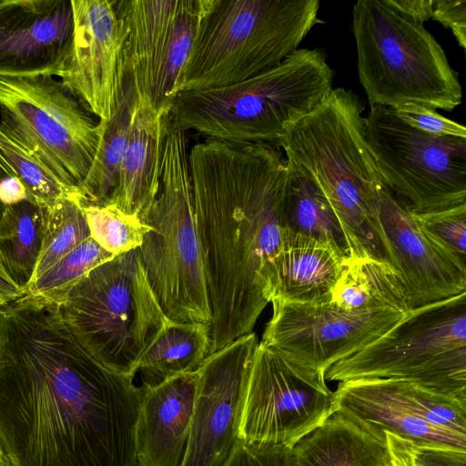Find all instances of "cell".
Segmentation results:
<instances>
[{"instance_id":"6da1fadb","label":"cell","mask_w":466,"mask_h":466,"mask_svg":"<svg viewBox=\"0 0 466 466\" xmlns=\"http://www.w3.org/2000/svg\"><path fill=\"white\" fill-rule=\"evenodd\" d=\"M143 388L95 359L56 301L0 308V447L11 466H137Z\"/></svg>"},{"instance_id":"7a4b0ae2","label":"cell","mask_w":466,"mask_h":466,"mask_svg":"<svg viewBox=\"0 0 466 466\" xmlns=\"http://www.w3.org/2000/svg\"><path fill=\"white\" fill-rule=\"evenodd\" d=\"M188 157L212 314L211 354L253 332L271 301L286 228L287 158L276 143L209 137Z\"/></svg>"},{"instance_id":"3957f363","label":"cell","mask_w":466,"mask_h":466,"mask_svg":"<svg viewBox=\"0 0 466 466\" xmlns=\"http://www.w3.org/2000/svg\"><path fill=\"white\" fill-rule=\"evenodd\" d=\"M363 109L354 92L332 88L277 145L328 199L345 234L350 258L389 264L374 221L375 198L384 184L365 138Z\"/></svg>"},{"instance_id":"277c9868","label":"cell","mask_w":466,"mask_h":466,"mask_svg":"<svg viewBox=\"0 0 466 466\" xmlns=\"http://www.w3.org/2000/svg\"><path fill=\"white\" fill-rule=\"evenodd\" d=\"M333 76L322 49L299 48L244 81L178 93L170 123L218 140L277 144L329 96Z\"/></svg>"},{"instance_id":"5b68a950","label":"cell","mask_w":466,"mask_h":466,"mask_svg":"<svg viewBox=\"0 0 466 466\" xmlns=\"http://www.w3.org/2000/svg\"><path fill=\"white\" fill-rule=\"evenodd\" d=\"M319 0H198L177 95L230 86L281 63L322 21Z\"/></svg>"},{"instance_id":"8992f818","label":"cell","mask_w":466,"mask_h":466,"mask_svg":"<svg viewBox=\"0 0 466 466\" xmlns=\"http://www.w3.org/2000/svg\"><path fill=\"white\" fill-rule=\"evenodd\" d=\"M358 74L369 103L451 111L462 100L458 73L424 24L389 0H360L352 10Z\"/></svg>"},{"instance_id":"52a82bcc","label":"cell","mask_w":466,"mask_h":466,"mask_svg":"<svg viewBox=\"0 0 466 466\" xmlns=\"http://www.w3.org/2000/svg\"><path fill=\"white\" fill-rule=\"evenodd\" d=\"M52 300L83 348L123 375L135 377L140 358L171 322L147 280L138 248L96 266Z\"/></svg>"},{"instance_id":"ba28073f","label":"cell","mask_w":466,"mask_h":466,"mask_svg":"<svg viewBox=\"0 0 466 466\" xmlns=\"http://www.w3.org/2000/svg\"><path fill=\"white\" fill-rule=\"evenodd\" d=\"M186 131L168 118L157 198L138 248L147 280L168 319L210 326L212 314L195 218Z\"/></svg>"},{"instance_id":"9c48e42d","label":"cell","mask_w":466,"mask_h":466,"mask_svg":"<svg viewBox=\"0 0 466 466\" xmlns=\"http://www.w3.org/2000/svg\"><path fill=\"white\" fill-rule=\"evenodd\" d=\"M325 378L404 380L466 401V292L412 309Z\"/></svg>"},{"instance_id":"30bf717a","label":"cell","mask_w":466,"mask_h":466,"mask_svg":"<svg viewBox=\"0 0 466 466\" xmlns=\"http://www.w3.org/2000/svg\"><path fill=\"white\" fill-rule=\"evenodd\" d=\"M88 112L54 76H0V127L72 190L86 177L106 127Z\"/></svg>"},{"instance_id":"8fae6325","label":"cell","mask_w":466,"mask_h":466,"mask_svg":"<svg viewBox=\"0 0 466 466\" xmlns=\"http://www.w3.org/2000/svg\"><path fill=\"white\" fill-rule=\"evenodd\" d=\"M365 138L384 186L415 215L466 205V138L427 134L372 106Z\"/></svg>"},{"instance_id":"7c38bea8","label":"cell","mask_w":466,"mask_h":466,"mask_svg":"<svg viewBox=\"0 0 466 466\" xmlns=\"http://www.w3.org/2000/svg\"><path fill=\"white\" fill-rule=\"evenodd\" d=\"M325 372L258 343L245 388L238 439L292 447L332 414Z\"/></svg>"},{"instance_id":"4fadbf2b","label":"cell","mask_w":466,"mask_h":466,"mask_svg":"<svg viewBox=\"0 0 466 466\" xmlns=\"http://www.w3.org/2000/svg\"><path fill=\"white\" fill-rule=\"evenodd\" d=\"M127 28V80L137 101L170 111L187 62L198 20V0H121Z\"/></svg>"},{"instance_id":"5bb4252c","label":"cell","mask_w":466,"mask_h":466,"mask_svg":"<svg viewBox=\"0 0 466 466\" xmlns=\"http://www.w3.org/2000/svg\"><path fill=\"white\" fill-rule=\"evenodd\" d=\"M262 345L296 362L326 371L377 340L406 314L389 309L350 310L330 300L294 303L271 299Z\"/></svg>"},{"instance_id":"9a60e30c","label":"cell","mask_w":466,"mask_h":466,"mask_svg":"<svg viewBox=\"0 0 466 466\" xmlns=\"http://www.w3.org/2000/svg\"><path fill=\"white\" fill-rule=\"evenodd\" d=\"M73 35L56 77L100 120L109 121L127 85V28L116 1L71 0Z\"/></svg>"},{"instance_id":"2e32d148","label":"cell","mask_w":466,"mask_h":466,"mask_svg":"<svg viewBox=\"0 0 466 466\" xmlns=\"http://www.w3.org/2000/svg\"><path fill=\"white\" fill-rule=\"evenodd\" d=\"M374 221L411 310L466 292L465 261L431 235L385 186L375 198Z\"/></svg>"},{"instance_id":"e0dca14e","label":"cell","mask_w":466,"mask_h":466,"mask_svg":"<svg viewBox=\"0 0 466 466\" xmlns=\"http://www.w3.org/2000/svg\"><path fill=\"white\" fill-rule=\"evenodd\" d=\"M255 332L209 354L198 369L187 451L181 466H222L238 440Z\"/></svg>"},{"instance_id":"ac0fdd59","label":"cell","mask_w":466,"mask_h":466,"mask_svg":"<svg viewBox=\"0 0 466 466\" xmlns=\"http://www.w3.org/2000/svg\"><path fill=\"white\" fill-rule=\"evenodd\" d=\"M71 0H0V76H56L73 35Z\"/></svg>"},{"instance_id":"d6986e66","label":"cell","mask_w":466,"mask_h":466,"mask_svg":"<svg viewBox=\"0 0 466 466\" xmlns=\"http://www.w3.org/2000/svg\"><path fill=\"white\" fill-rule=\"evenodd\" d=\"M418 388L399 379L341 381L333 391L332 413L345 415L379 437L390 432L414 446L466 451V436L437 429L425 420Z\"/></svg>"},{"instance_id":"ffe728a7","label":"cell","mask_w":466,"mask_h":466,"mask_svg":"<svg viewBox=\"0 0 466 466\" xmlns=\"http://www.w3.org/2000/svg\"><path fill=\"white\" fill-rule=\"evenodd\" d=\"M198 370L142 385L136 425L137 466H181L187 447Z\"/></svg>"},{"instance_id":"44dd1931","label":"cell","mask_w":466,"mask_h":466,"mask_svg":"<svg viewBox=\"0 0 466 466\" xmlns=\"http://www.w3.org/2000/svg\"><path fill=\"white\" fill-rule=\"evenodd\" d=\"M169 113L156 110L137 99L116 187L108 202L142 221L159 189Z\"/></svg>"},{"instance_id":"7402d4cb","label":"cell","mask_w":466,"mask_h":466,"mask_svg":"<svg viewBox=\"0 0 466 466\" xmlns=\"http://www.w3.org/2000/svg\"><path fill=\"white\" fill-rule=\"evenodd\" d=\"M347 259L325 244L285 228L278 254L272 299L294 303H324Z\"/></svg>"},{"instance_id":"603a6c76","label":"cell","mask_w":466,"mask_h":466,"mask_svg":"<svg viewBox=\"0 0 466 466\" xmlns=\"http://www.w3.org/2000/svg\"><path fill=\"white\" fill-rule=\"evenodd\" d=\"M295 466H385V437H379L339 412L292 447Z\"/></svg>"},{"instance_id":"cb8c5ba5","label":"cell","mask_w":466,"mask_h":466,"mask_svg":"<svg viewBox=\"0 0 466 466\" xmlns=\"http://www.w3.org/2000/svg\"><path fill=\"white\" fill-rule=\"evenodd\" d=\"M284 223L287 229L314 238L350 258L345 234L328 199L311 177L288 159Z\"/></svg>"},{"instance_id":"d4e9b609","label":"cell","mask_w":466,"mask_h":466,"mask_svg":"<svg viewBox=\"0 0 466 466\" xmlns=\"http://www.w3.org/2000/svg\"><path fill=\"white\" fill-rule=\"evenodd\" d=\"M330 301L350 310L411 311L405 289L394 269L371 258L347 260L331 290Z\"/></svg>"},{"instance_id":"484cf974","label":"cell","mask_w":466,"mask_h":466,"mask_svg":"<svg viewBox=\"0 0 466 466\" xmlns=\"http://www.w3.org/2000/svg\"><path fill=\"white\" fill-rule=\"evenodd\" d=\"M209 325L171 321L140 358L136 371L143 385L153 386L198 369L208 356Z\"/></svg>"},{"instance_id":"4316f807","label":"cell","mask_w":466,"mask_h":466,"mask_svg":"<svg viewBox=\"0 0 466 466\" xmlns=\"http://www.w3.org/2000/svg\"><path fill=\"white\" fill-rule=\"evenodd\" d=\"M44 207L30 199L5 207L0 219V264L24 293L41 250Z\"/></svg>"},{"instance_id":"83f0119b","label":"cell","mask_w":466,"mask_h":466,"mask_svg":"<svg viewBox=\"0 0 466 466\" xmlns=\"http://www.w3.org/2000/svg\"><path fill=\"white\" fill-rule=\"evenodd\" d=\"M136 101L133 87L127 80L116 111L111 119L106 121L104 133L90 169L78 187L83 205L108 204L116 187Z\"/></svg>"},{"instance_id":"f1b7e54d","label":"cell","mask_w":466,"mask_h":466,"mask_svg":"<svg viewBox=\"0 0 466 466\" xmlns=\"http://www.w3.org/2000/svg\"><path fill=\"white\" fill-rule=\"evenodd\" d=\"M43 207L42 245L32 280L90 238L78 190L65 193L49 206Z\"/></svg>"},{"instance_id":"f546056e","label":"cell","mask_w":466,"mask_h":466,"mask_svg":"<svg viewBox=\"0 0 466 466\" xmlns=\"http://www.w3.org/2000/svg\"><path fill=\"white\" fill-rule=\"evenodd\" d=\"M90 237L114 256L138 248L150 227L111 204L83 205Z\"/></svg>"},{"instance_id":"4dcf8cb0","label":"cell","mask_w":466,"mask_h":466,"mask_svg":"<svg viewBox=\"0 0 466 466\" xmlns=\"http://www.w3.org/2000/svg\"><path fill=\"white\" fill-rule=\"evenodd\" d=\"M0 158L25 187L28 199L49 206L65 193L63 185L28 150L0 127Z\"/></svg>"},{"instance_id":"1f68e13d","label":"cell","mask_w":466,"mask_h":466,"mask_svg":"<svg viewBox=\"0 0 466 466\" xmlns=\"http://www.w3.org/2000/svg\"><path fill=\"white\" fill-rule=\"evenodd\" d=\"M114 257L90 237L52 268L33 279L24 293L55 299L83 275Z\"/></svg>"},{"instance_id":"d6a6232c","label":"cell","mask_w":466,"mask_h":466,"mask_svg":"<svg viewBox=\"0 0 466 466\" xmlns=\"http://www.w3.org/2000/svg\"><path fill=\"white\" fill-rule=\"evenodd\" d=\"M417 217L431 235L465 261L466 205Z\"/></svg>"},{"instance_id":"836d02e7","label":"cell","mask_w":466,"mask_h":466,"mask_svg":"<svg viewBox=\"0 0 466 466\" xmlns=\"http://www.w3.org/2000/svg\"><path fill=\"white\" fill-rule=\"evenodd\" d=\"M222 466H295L291 447L238 439Z\"/></svg>"},{"instance_id":"e575fe53","label":"cell","mask_w":466,"mask_h":466,"mask_svg":"<svg viewBox=\"0 0 466 466\" xmlns=\"http://www.w3.org/2000/svg\"><path fill=\"white\" fill-rule=\"evenodd\" d=\"M392 109L405 123L427 134L466 138L463 125L441 116L435 109L416 104H405Z\"/></svg>"},{"instance_id":"d590c367","label":"cell","mask_w":466,"mask_h":466,"mask_svg":"<svg viewBox=\"0 0 466 466\" xmlns=\"http://www.w3.org/2000/svg\"><path fill=\"white\" fill-rule=\"evenodd\" d=\"M431 18L452 31L466 48V0H433Z\"/></svg>"},{"instance_id":"8d00e7d4","label":"cell","mask_w":466,"mask_h":466,"mask_svg":"<svg viewBox=\"0 0 466 466\" xmlns=\"http://www.w3.org/2000/svg\"><path fill=\"white\" fill-rule=\"evenodd\" d=\"M414 466H466V451L450 447L412 445Z\"/></svg>"},{"instance_id":"74e56055","label":"cell","mask_w":466,"mask_h":466,"mask_svg":"<svg viewBox=\"0 0 466 466\" xmlns=\"http://www.w3.org/2000/svg\"><path fill=\"white\" fill-rule=\"evenodd\" d=\"M388 451L385 466H414L412 444L390 432H384Z\"/></svg>"},{"instance_id":"f35d334b","label":"cell","mask_w":466,"mask_h":466,"mask_svg":"<svg viewBox=\"0 0 466 466\" xmlns=\"http://www.w3.org/2000/svg\"><path fill=\"white\" fill-rule=\"evenodd\" d=\"M390 3L407 15L424 24L431 18L433 0H389Z\"/></svg>"},{"instance_id":"ab89813d","label":"cell","mask_w":466,"mask_h":466,"mask_svg":"<svg viewBox=\"0 0 466 466\" xmlns=\"http://www.w3.org/2000/svg\"><path fill=\"white\" fill-rule=\"evenodd\" d=\"M28 199L26 190L16 177H8L0 183V202L9 206Z\"/></svg>"},{"instance_id":"60d3db41","label":"cell","mask_w":466,"mask_h":466,"mask_svg":"<svg viewBox=\"0 0 466 466\" xmlns=\"http://www.w3.org/2000/svg\"><path fill=\"white\" fill-rule=\"evenodd\" d=\"M23 292L8 277L0 264V301L3 305L19 298Z\"/></svg>"},{"instance_id":"b9f144b4","label":"cell","mask_w":466,"mask_h":466,"mask_svg":"<svg viewBox=\"0 0 466 466\" xmlns=\"http://www.w3.org/2000/svg\"><path fill=\"white\" fill-rule=\"evenodd\" d=\"M8 177H15L11 170L5 165V163L0 158V183L8 178Z\"/></svg>"},{"instance_id":"7bdbcfd3","label":"cell","mask_w":466,"mask_h":466,"mask_svg":"<svg viewBox=\"0 0 466 466\" xmlns=\"http://www.w3.org/2000/svg\"><path fill=\"white\" fill-rule=\"evenodd\" d=\"M5 209V206H4L1 202H0V219L4 214V211Z\"/></svg>"},{"instance_id":"ee69618b","label":"cell","mask_w":466,"mask_h":466,"mask_svg":"<svg viewBox=\"0 0 466 466\" xmlns=\"http://www.w3.org/2000/svg\"><path fill=\"white\" fill-rule=\"evenodd\" d=\"M0 457L6 459V457L5 456V454H4V452H3L2 449H1V447H0ZM6 460H7V459H6ZM7 461H8V460H7Z\"/></svg>"},{"instance_id":"f6af8a7d","label":"cell","mask_w":466,"mask_h":466,"mask_svg":"<svg viewBox=\"0 0 466 466\" xmlns=\"http://www.w3.org/2000/svg\"><path fill=\"white\" fill-rule=\"evenodd\" d=\"M3 306L2 302L0 301V308Z\"/></svg>"}]
</instances>
